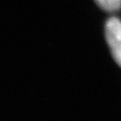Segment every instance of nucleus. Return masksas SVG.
Here are the masks:
<instances>
[{
	"label": "nucleus",
	"instance_id": "obj_1",
	"mask_svg": "<svg viewBox=\"0 0 121 121\" xmlns=\"http://www.w3.org/2000/svg\"><path fill=\"white\" fill-rule=\"evenodd\" d=\"M104 34L112 56L121 67V21L116 17L109 18L106 21Z\"/></svg>",
	"mask_w": 121,
	"mask_h": 121
},
{
	"label": "nucleus",
	"instance_id": "obj_2",
	"mask_svg": "<svg viewBox=\"0 0 121 121\" xmlns=\"http://www.w3.org/2000/svg\"><path fill=\"white\" fill-rule=\"evenodd\" d=\"M95 2L99 8L107 12L117 11L121 7V0H95Z\"/></svg>",
	"mask_w": 121,
	"mask_h": 121
}]
</instances>
